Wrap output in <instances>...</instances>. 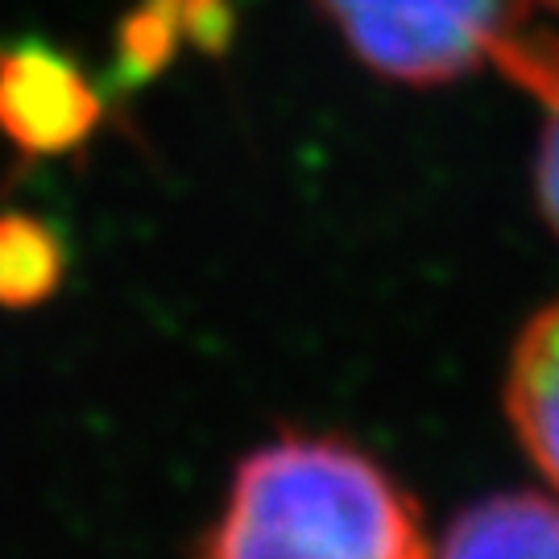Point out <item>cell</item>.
Wrapping results in <instances>:
<instances>
[{
    "label": "cell",
    "instance_id": "cell-8",
    "mask_svg": "<svg viewBox=\"0 0 559 559\" xmlns=\"http://www.w3.org/2000/svg\"><path fill=\"white\" fill-rule=\"evenodd\" d=\"M539 4H551V9H556V13H559V0H539Z\"/></svg>",
    "mask_w": 559,
    "mask_h": 559
},
{
    "label": "cell",
    "instance_id": "cell-5",
    "mask_svg": "<svg viewBox=\"0 0 559 559\" xmlns=\"http://www.w3.org/2000/svg\"><path fill=\"white\" fill-rule=\"evenodd\" d=\"M436 559H559V501L498 493L460 510Z\"/></svg>",
    "mask_w": 559,
    "mask_h": 559
},
{
    "label": "cell",
    "instance_id": "cell-4",
    "mask_svg": "<svg viewBox=\"0 0 559 559\" xmlns=\"http://www.w3.org/2000/svg\"><path fill=\"white\" fill-rule=\"evenodd\" d=\"M506 415L526 456L559 489V302L531 316L514 340L506 369Z\"/></svg>",
    "mask_w": 559,
    "mask_h": 559
},
{
    "label": "cell",
    "instance_id": "cell-6",
    "mask_svg": "<svg viewBox=\"0 0 559 559\" xmlns=\"http://www.w3.org/2000/svg\"><path fill=\"white\" fill-rule=\"evenodd\" d=\"M67 278V245L34 212H0V307L29 311L59 295Z\"/></svg>",
    "mask_w": 559,
    "mask_h": 559
},
{
    "label": "cell",
    "instance_id": "cell-7",
    "mask_svg": "<svg viewBox=\"0 0 559 559\" xmlns=\"http://www.w3.org/2000/svg\"><path fill=\"white\" fill-rule=\"evenodd\" d=\"M539 108L547 124H543L539 162H535V195H539L543 221L551 224V233L559 237V87Z\"/></svg>",
    "mask_w": 559,
    "mask_h": 559
},
{
    "label": "cell",
    "instance_id": "cell-1",
    "mask_svg": "<svg viewBox=\"0 0 559 559\" xmlns=\"http://www.w3.org/2000/svg\"><path fill=\"white\" fill-rule=\"evenodd\" d=\"M200 559H436L423 510L340 436H278L237 464Z\"/></svg>",
    "mask_w": 559,
    "mask_h": 559
},
{
    "label": "cell",
    "instance_id": "cell-3",
    "mask_svg": "<svg viewBox=\"0 0 559 559\" xmlns=\"http://www.w3.org/2000/svg\"><path fill=\"white\" fill-rule=\"evenodd\" d=\"M104 117V96L71 55L46 41L0 46V138L25 158L80 150Z\"/></svg>",
    "mask_w": 559,
    "mask_h": 559
},
{
    "label": "cell",
    "instance_id": "cell-2",
    "mask_svg": "<svg viewBox=\"0 0 559 559\" xmlns=\"http://www.w3.org/2000/svg\"><path fill=\"white\" fill-rule=\"evenodd\" d=\"M369 71L411 87H440L473 71L501 75L543 34L539 0H320Z\"/></svg>",
    "mask_w": 559,
    "mask_h": 559
}]
</instances>
